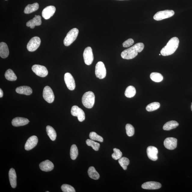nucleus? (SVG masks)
<instances>
[{
    "instance_id": "obj_21",
    "label": "nucleus",
    "mask_w": 192,
    "mask_h": 192,
    "mask_svg": "<svg viewBox=\"0 0 192 192\" xmlns=\"http://www.w3.org/2000/svg\"><path fill=\"white\" fill-rule=\"evenodd\" d=\"M9 176L10 182L11 187L15 188L17 187V175L14 169H11L9 172Z\"/></svg>"
},
{
    "instance_id": "obj_3",
    "label": "nucleus",
    "mask_w": 192,
    "mask_h": 192,
    "mask_svg": "<svg viewBox=\"0 0 192 192\" xmlns=\"http://www.w3.org/2000/svg\"><path fill=\"white\" fill-rule=\"evenodd\" d=\"M95 100V95L91 91L87 92L83 95L82 102L85 108H92L94 105Z\"/></svg>"
},
{
    "instance_id": "obj_8",
    "label": "nucleus",
    "mask_w": 192,
    "mask_h": 192,
    "mask_svg": "<svg viewBox=\"0 0 192 192\" xmlns=\"http://www.w3.org/2000/svg\"><path fill=\"white\" fill-rule=\"evenodd\" d=\"M32 71L38 76L44 77L48 74V71L45 67L43 66L38 65H35L32 66Z\"/></svg>"
},
{
    "instance_id": "obj_37",
    "label": "nucleus",
    "mask_w": 192,
    "mask_h": 192,
    "mask_svg": "<svg viewBox=\"0 0 192 192\" xmlns=\"http://www.w3.org/2000/svg\"><path fill=\"white\" fill-rule=\"evenodd\" d=\"M114 153L112 154V158H113L114 160H119L120 158L122 157V153L120 149L114 148L113 149Z\"/></svg>"
},
{
    "instance_id": "obj_34",
    "label": "nucleus",
    "mask_w": 192,
    "mask_h": 192,
    "mask_svg": "<svg viewBox=\"0 0 192 192\" xmlns=\"http://www.w3.org/2000/svg\"><path fill=\"white\" fill-rule=\"evenodd\" d=\"M86 144L89 146L92 147L95 151H98L100 148V145L99 143L95 142L92 139H88L86 141Z\"/></svg>"
},
{
    "instance_id": "obj_15",
    "label": "nucleus",
    "mask_w": 192,
    "mask_h": 192,
    "mask_svg": "<svg viewBox=\"0 0 192 192\" xmlns=\"http://www.w3.org/2000/svg\"><path fill=\"white\" fill-rule=\"evenodd\" d=\"M38 139L35 136H33L29 138L25 144V148L26 151H29L34 148L38 144Z\"/></svg>"
},
{
    "instance_id": "obj_5",
    "label": "nucleus",
    "mask_w": 192,
    "mask_h": 192,
    "mask_svg": "<svg viewBox=\"0 0 192 192\" xmlns=\"http://www.w3.org/2000/svg\"><path fill=\"white\" fill-rule=\"evenodd\" d=\"M95 74L99 79H102L105 77L106 75V69L104 64L102 62H98L95 68Z\"/></svg>"
},
{
    "instance_id": "obj_6",
    "label": "nucleus",
    "mask_w": 192,
    "mask_h": 192,
    "mask_svg": "<svg viewBox=\"0 0 192 192\" xmlns=\"http://www.w3.org/2000/svg\"><path fill=\"white\" fill-rule=\"evenodd\" d=\"M174 13H175L173 11L169 10L159 11L154 15V19L157 21L161 20L173 16Z\"/></svg>"
},
{
    "instance_id": "obj_28",
    "label": "nucleus",
    "mask_w": 192,
    "mask_h": 192,
    "mask_svg": "<svg viewBox=\"0 0 192 192\" xmlns=\"http://www.w3.org/2000/svg\"><path fill=\"white\" fill-rule=\"evenodd\" d=\"M136 94V90L133 86H129L126 89L125 95L128 98H131L134 96Z\"/></svg>"
},
{
    "instance_id": "obj_30",
    "label": "nucleus",
    "mask_w": 192,
    "mask_h": 192,
    "mask_svg": "<svg viewBox=\"0 0 192 192\" xmlns=\"http://www.w3.org/2000/svg\"><path fill=\"white\" fill-rule=\"evenodd\" d=\"M150 78L151 80L154 82H160L163 81V77L160 73L153 72L151 73Z\"/></svg>"
},
{
    "instance_id": "obj_9",
    "label": "nucleus",
    "mask_w": 192,
    "mask_h": 192,
    "mask_svg": "<svg viewBox=\"0 0 192 192\" xmlns=\"http://www.w3.org/2000/svg\"><path fill=\"white\" fill-rule=\"evenodd\" d=\"M83 56L85 64L87 65H91L94 60L92 48L88 47L85 48L83 52Z\"/></svg>"
},
{
    "instance_id": "obj_19",
    "label": "nucleus",
    "mask_w": 192,
    "mask_h": 192,
    "mask_svg": "<svg viewBox=\"0 0 192 192\" xmlns=\"http://www.w3.org/2000/svg\"><path fill=\"white\" fill-rule=\"evenodd\" d=\"M40 169L44 172H50L53 169L54 165L49 160H46L40 163L39 165Z\"/></svg>"
},
{
    "instance_id": "obj_32",
    "label": "nucleus",
    "mask_w": 192,
    "mask_h": 192,
    "mask_svg": "<svg viewBox=\"0 0 192 192\" xmlns=\"http://www.w3.org/2000/svg\"><path fill=\"white\" fill-rule=\"evenodd\" d=\"M78 155V151L76 145H72L70 150V156L72 160H75Z\"/></svg>"
},
{
    "instance_id": "obj_20",
    "label": "nucleus",
    "mask_w": 192,
    "mask_h": 192,
    "mask_svg": "<svg viewBox=\"0 0 192 192\" xmlns=\"http://www.w3.org/2000/svg\"><path fill=\"white\" fill-rule=\"evenodd\" d=\"M29 122V121L26 118L17 117L12 120V124L14 126L18 127L26 125L28 124Z\"/></svg>"
},
{
    "instance_id": "obj_41",
    "label": "nucleus",
    "mask_w": 192,
    "mask_h": 192,
    "mask_svg": "<svg viewBox=\"0 0 192 192\" xmlns=\"http://www.w3.org/2000/svg\"><path fill=\"white\" fill-rule=\"evenodd\" d=\"M191 109L192 111V102L191 103Z\"/></svg>"
},
{
    "instance_id": "obj_27",
    "label": "nucleus",
    "mask_w": 192,
    "mask_h": 192,
    "mask_svg": "<svg viewBox=\"0 0 192 192\" xmlns=\"http://www.w3.org/2000/svg\"><path fill=\"white\" fill-rule=\"evenodd\" d=\"M46 132L50 138L53 141H55L57 137V134L53 127L50 126L46 127Z\"/></svg>"
},
{
    "instance_id": "obj_29",
    "label": "nucleus",
    "mask_w": 192,
    "mask_h": 192,
    "mask_svg": "<svg viewBox=\"0 0 192 192\" xmlns=\"http://www.w3.org/2000/svg\"><path fill=\"white\" fill-rule=\"evenodd\" d=\"M5 76L7 80L11 81H14L17 80V77L12 70L8 69L6 72Z\"/></svg>"
},
{
    "instance_id": "obj_18",
    "label": "nucleus",
    "mask_w": 192,
    "mask_h": 192,
    "mask_svg": "<svg viewBox=\"0 0 192 192\" xmlns=\"http://www.w3.org/2000/svg\"><path fill=\"white\" fill-rule=\"evenodd\" d=\"M42 24L41 18L40 15H35L33 19L28 21L26 26L30 27L31 29H34L36 26H40Z\"/></svg>"
},
{
    "instance_id": "obj_43",
    "label": "nucleus",
    "mask_w": 192,
    "mask_h": 192,
    "mask_svg": "<svg viewBox=\"0 0 192 192\" xmlns=\"http://www.w3.org/2000/svg\"><path fill=\"white\" fill-rule=\"evenodd\" d=\"M120 1H123V0H120Z\"/></svg>"
},
{
    "instance_id": "obj_35",
    "label": "nucleus",
    "mask_w": 192,
    "mask_h": 192,
    "mask_svg": "<svg viewBox=\"0 0 192 192\" xmlns=\"http://www.w3.org/2000/svg\"><path fill=\"white\" fill-rule=\"evenodd\" d=\"M126 133L128 136L131 137L134 135L135 129L131 124H127L126 126Z\"/></svg>"
},
{
    "instance_id": "obj_23",
    "label": "nucleus",
    "mask_w": 192,
    "mask_h": 192,
    "mask_svg": "<svg viewBox=\"0 0 192 192\" xmlns=\"http://www.w3.org/2000/svg\"><path fill=\"white\" fill-rule=\"evenodd\" d=\"M17 93L29 96L32 93V90L30 87L26 86H23L17 87L16 89Z\"/></svg>"
},
{
    "instance_id": "obj_14",
    "label": "nucleus",
    "mask_w": 192,
    "mask_h": 192,
    "mask_svg": "<svg viewBox=\"0 0 192 192\" xmlns=\"http://www.w3.org/2000/svg\"><path fill=\"white\" fill-rule=\"evenodd\" d=\"M56 10V8L53 6L51 5L46 7L42 11V16L46 20L49 19L53 16Z\"/></svg>"
},
{
    "instance_id": "obj_13",
    "label": "nucleus",
    "mask_w": 192,
    "mask_h": 192,
    "mask_svg": "<svg viewBox=\"0 0 192 192\" xmlns=\"http://www.w3.org/2000/svg\"><path fill=\"white\" fill-rule=\"evenodd\" d=\"M164 145L169 150H173L177 147V139L173 137H168L165 139Z\"/></svg>"
},
{
    "instance_id": "obj_38",
    "label": "nucleus",
    "mask_w": 192,
    "mask_h": 192,
    "mask_svg": "<svg viewBox=\"0 0 192 192\" xmlns=\"http://www.w3.org/2000/svg\"><path fill=\"white\" fill-rule=\"evenodd\" d=\"M61 189L63 192H75V190L72 186L68 184H63L61 187Z\"/></svg>"
},
{
    "instance_id": "obj_1",
    "label": "nucleus",
    "mask_w": 192,
    "mask_h": 192,
    "mask_svg": "<svg viewBox=\"0 0 192 192\" xmlns=\"http://www.w3.org/2000/svg\"><path fill=\"white\" fill-rule=\"evenodd\" d=\"M144 44L142 43H138L132 47L126 49L122 52L121 56L124 59H130L135 58L139 52L143 51Z\"/></svg>"
},
{
    "instance_id": "obj_4",
    "label": "nucleus",
    "mask_w": 192,
    "mask_h": 192,
    "mask_svg": "<svg viewBox=\"0 0 192 192\" xmlns=\"http://www.w3.org/2000/svg\"><path fill=\"white\" fill-rule=\"evenodd\" d=\"M79 30L77 28H73L70 30L64 39V45L66 46L70 45L76 39Z\"/></svg>"
},
{
    "instance_id": "obj_36",
    "label": "nucleus",
    "mask_w": 192,
    "mask_h": 192,
    "mask_svg": "<svg viewBox=\"0 0 192 192\" xmlns=\"http://www.w3.org/2000/svg\"><path fill=\"white\" fill-rule=\"evenodd\" d=\"M90 137L91 139L93 141H98L100 142L103 141V138L94 132H92L90 133Z\"/></svg>"
},
{
    "instance_id": "obj_10",
    "label": "nucleus",
    "mask_w": 192,
    "mask_h": 192,
    "mask_svg": "<svg viewBox=\"0 0 192 192\" xmlns=\"http://www.w3.org/2000/svg\"><path fill=\"white\" fill-rule=\"evenodd\" d=\"M43 96L44 99L49 103L53 102L55 99V96L53 91L49 86L44 87L43 92Z\"/></svg>"
},
{
    "instance_id": "obj_31",
    "label": "nucleus",
    "mask_w": 192,
    "mask_h": 192,
    "mask_svg": "<svg viewBox=\"0 0 192 192\" xmlns=\"http://www.w3.org/2000/svg\"><path fill=\"white\" fill-rule=\"evenodd\" d=\"M160 106V104L158 102L151 103L147 105L146 108L147 111L149 112L154 111L158 109Z\"/></svg>"
},
{
    "instance_id": "obj_12",
    "label": "nucleus",
    "mask_w": 192,
    "mask_h": 192,
    "mask_svg": "<svg viewBox=\"0 0 192 192\" xmlns=\"http://www.w3.org/2000/svg\"><path fill=\"white\" fill-rule=\"evenodd\" d=\"M64 80L66 86L69 90H73L75 88V81L72 75L69 73H65Z\"/></svg>"
},
{
    "instance_id": "obj_26",
    "label": "nucleus",
    "mask_w": 192,
    "mask_h": 192,
    "mask_svg": "<svg viewBox=\"0 0 192 192\" xmlns=\"http://www.w3.org/2000/svg\"><path fill=\"white\" fill-rule=\"evenodd\" d=\"M88 174L90 178L94 180H98L100 178V175L96 171L94 167L90 166L88 171Z\"/></svg>"
},
{
    "instance_id": "obj_2",
    "label": "nucleus",
    "mask_w": 192,
    "mask_h": 192,
    "mask_svg": "<svg viewBox=\"0 0 192 192\" xmlns=\"http://www.w3.org/2000/svg\"><path fill=\"white\" fill-rule=\"evenodd\" d=\"M179 43V40L178 38H171L166 45L161 50L160 54L164 56L172 55L177 50Z\"/></svg>"
},
{
    "instance_id": "obj_42",
    "label": "nucleus",
    "mask_w": 192,
    "mask_h": 192,
    "mask_svg": "<svg viewBox=\"0 0 192 192\" xmlns=\"http://www.w3.org/2000/svg\"><path fill=\"white\" fill-rule=\"evenodd\" d=\"M161 55V54H160V55Z\"/></svg>"
},
{
    "instance_id": "obj_22",
    "label": "nucleus",
    "mask_w": 192,
    "mask_h": 192,
    "mask_svg": "<svg viewBox=\"0 0 192 192\" xmlns=\"http://www.w3.org/2000/svg\"><path fill=\"white\" fill-rule=\"evenodd\" d=\"M9 52L7 44L4 42L0 43V56L3 59H5L8 57Z\"/></svg>"
},
{
    "instance_id": "obj_7",
    "label": "nucleus",
    "mask_w": 192,
    "mask_h": 192,
    "mask_svg": "<svg viewBox=\"0 0 192 192\" xmlns=\"http://www.w3.org/2000/svg\"><path fill=\"white\" fill-rule=\"evenodd\" d=\"M40 44V38L37 36L31 38L27 44V49L29 51H35L39 47Z\"/></svg>"
},
{
    "instance_id": "obj_16",
    "label": "nucleus",
    "mask_w": 192,
    "mask_h": 192,
    "mask_svg": "<svg viewBox=\"0 0 192 192\" xmlns=\"http://www.w3.org/2000/svg\"><path fill=\"white\" fill-rule=\"evenodd\" d=\"M158 152L157 148L154 146H149L147 149V156L150 160L153 161H156L158 160Z\"/></svg>"
},
{
    "instance_id": "obj_40",
    "label": "nucleus",
    "mask_w": 192,
    "mask_h": 192,
    "mask_svg": "<svg viewBox=\"0 0 192 192\" xmlns=\"http://www.w3.org/2000/svg\"><path fill=\"white\" fill-rule=\"evenodd\" d=\"M3 96V92L2 90V89H0V97L1 98Z\"/></svg>"
},
{
    "instance_id": "obj_33",
    "label": "nucleus",
    "mask_w": 192,
    "mask_h": 192,
    "mask_svg": "<svg viewBox=\"0 0 192 192\" xmlns=\"http://www.w3.org/2000/svg\"><path fill=\"white\" fill-rule=\"evenodd\" d=\"M118 162L123 170H126L127 169V166L130 164V160L129 159L125 157H123L119 159Z\"/></svg>"
},
{
    "instance_id": "obj_24",
    "label": "nucleus",
    "mask_w": 192,
    "mask_h": 192,
    "mask_svg": "<svg viewBox=\"0 0 192 192\" xmlns=\"http://www.w3.org/2000/svg\"><path fill=\"white\" fill-rule=\"evenodd\" d=\"M39 8V5L37 3L26 6L24 9V12L26 14H29L37 11Z\"/></svg>"
},
{
    "instance_id": "obj_39",
    "label": "nucleus",
    "mask_w": 192,
    "mask_h": 192,
    "mask_svg": "<svg viewBox=\"0 0 192 192\" xmlns=\"http://www.w3.org/2000/svg\"><path fill=\"white\" fill-rule=\"evenodd\" d=\"M134 43V41L132 38H129L123 43V47H129L133 45Z\"/></svg>"
},
{
    "instance_id": "obj_17",
    "label": "nucleus",
    "mask_w": 192,
    "mask_h": 192,
    "mask_svg": "<svg viewBox=\"0 0 192 192\" xmlns=\"http://www.w3.org/2000/svg\"><path fill=\"white\" fill-rule=\"evenodd\" d=\"M161 187L162 185L160 183L155 181L147 182L142 185V187L143 189L147 190L158 189Z\"/></svg>"
},
{
    "instance_id": "obj_11",
    "label": "nucleus",
    "mask_w": 192,
    "mask_h": 192,
    "mask_svg": "<svg viewBox=\"0 0 192 192\" xmlns=\"http://www.w3.org/2000/svg\"><path fill=\"white\" fill-rule=\"evenodd\" d=\"M72 115L77 116L79 121L83 122L85 119V114L84 111L78 106L75 105L72 106L71 110Z\"/></svg>"
},
{
    "instance_id": "obj_25",
    "label": "nucleus",
    "mask_w": 192,
    "mask_h": 192,
    "mask_svg": "<svg viewBox=\"0 0 192 192\" xmlns=\"http://www.w3.org/2000/svg\"><path fill=\"white\" fill-rule=\"evenodd\" d=\"M179 124L177 122L175 121H171L167 122L164 124L163 129L164 130L169 131L172 129H175L177 127Z\"/></svg>"
}]
</instances>
